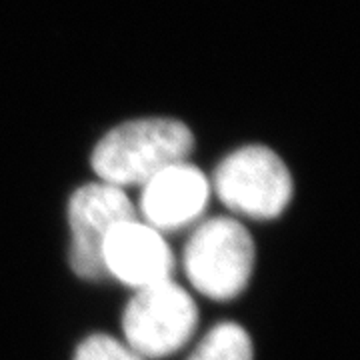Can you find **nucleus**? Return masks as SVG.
Listing matches in <instances>:
<instances>
[{"label": "nucleus", "instance_id": "5", "mask_svg": "<svg viewBox=\"0 0 360 360\" xmlns=\"http://www.w3.org/2000/svg\"><path fill=\"white\" fill-rule=\"evenodd\" d=\"M136 220V208L122 188L106 182L80 186L68 200L70 226V269L84 281H103L108 276L103 262V243L108 231Z\"/></svg>", "mask_w": 360, "mask_h": 360}, {"label": "nucleus", "instance_id": "6", "mask_svg": "<svg viewBox=\"0 0 360 360\" xmlns=\"http://www.w3.org/2000/svg\"><path fill=\"white\" fill-rule=\"evenodd\" d=\"M103 262L108 276L134 288L170 281L174 272V257L162 234L139 220L120 222L108 231Z\"/></svg>", "mask_w": 360, "mask_h": 360}, {"label": "nucleus", "instance_id": "1", "mask_svg": "<svg viewBox=\"0 0 360 360\" xmlns=\"http://www.w3.org/2000/svg\"><path fill=\"white\" fill-rule=\"evenodd\" d=\"M194 134L174 118H139L108 130L94 146L90 162L101 182L144 186L165 168L186 162Z\"/></svg>", "mask_w": 360, "mask_h": 360}, {"label": "nucleus", "instance_id": "8", "mask_svg": "<svg viewBox=\"0 0 360 360\" xmlns=\"http://www.w3.org/2000/svg\"><path fill=\"white\" fill-rule=\"evenodd\" d=\"M252 340L236 322H220L212 326L188 360H252Z\"/></svg>", "mask_w": 360, "mask_h": 360}, {"label": "nucleus", "instance_id": "3", "mask_svg": "<svg viewBox=\"0 0 360 360\" xmlns=\"http://www.w3.org/2000/svg\"><path fill=\"white\" fill-rule=\"evenodd\" d=\"M212 188L231 212L257 220L281 217L295 191L283 158L262 144H248L222 158Z\"/></svg>", "mask_w": 360, "mask_h": 360}, {"label": "nucleus", "instance_id": "2", "mask_svg": "<svg viewBox=\"0 0 360 360\" xmlns=\"http://www.w3.org/2000/svg\"><path fill=\"white\" fill-rule=\"evenodd\" d=\"M255 258V240L245 226L231 217H217L193 232L182 252V264L200 295L232 300L250 283Z\"/></svg>", "mask_w": 360, "mask_h": 360}, {"label": "nucleus", "instance_id": "9", "mask_svg": "<svg viewBox=\"0 0 360 360\" xmlns=\"http://www.w3.org/2000/svg\"><path fill=\"white\" fill-rule=\"evenodd\" d=\"M75 360H146L108 335H92L78 345Z\"/></svg>", "mask_w": 360, "mask_h": 360}, {"label": "nucleus", "instance_id": "4", "mask_svg": "<svg viewBox=\"0 0 360 360\" xmlns=\"http://www.w3.org/2000/svg\"><path fill=\"white\" fill-rule=\"evenodd\" d=\"M198 326L193 296L172 281L139 288L122 314V333L142 359H165L184 347Z\"/></svg>", "mask_w": 360, "mask_h": 360}, {"label": "nucleus", "instance_id": "7", "mask_svg": "<svg viewBox=\"0 0 360 360\" xmlns=\"http://www.w3.org/2000/svg\"><path fill=\"white\" fill-rule=\"evenodd\" d=\"M210 182L200 168L179 162L165 168L142 186L141 212L146 224L158 232H174L188 226L205 212Z\"/></svg>", "mask_w": 360, "mask_h": 360}]
</instances>
